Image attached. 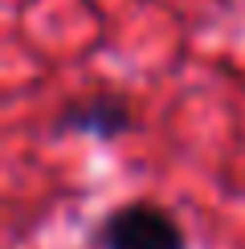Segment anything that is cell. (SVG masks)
<instances>
[{
	"mask_svg": "<svg viewBox=\"0 0 245 249\" xmlns=\"http://www.w3.org/2000/svg\"><path fill=\"white\" fill-rule=\"evenodd\" d=\"M131 127V110L127 102L115 98V94H98V98H86V102H74V107L61 110L57 119V131H70V135H94V139H115Z\"/></svg>",
	"mask_w": 245,
	"mask_h": 249,
	"instance_id": "7a4b0ae2",
	"label": "cell"
},
{
	"mask_svg": "<svg viewBox=\"0 0 245 249\" xmlns=\"http://www.w3.org/2000/svg\"><path fill=\"white\" fill-rule=\"evenodd\" d=\"M102 249H188L180 225L151 204H127L110 213L98 233Z\"/></svg>",
	"mask_w": 245,
	"mask_h": 249,
	"instance_id": "6da1fadb",
	"label": "cell"
}]
</instances>
